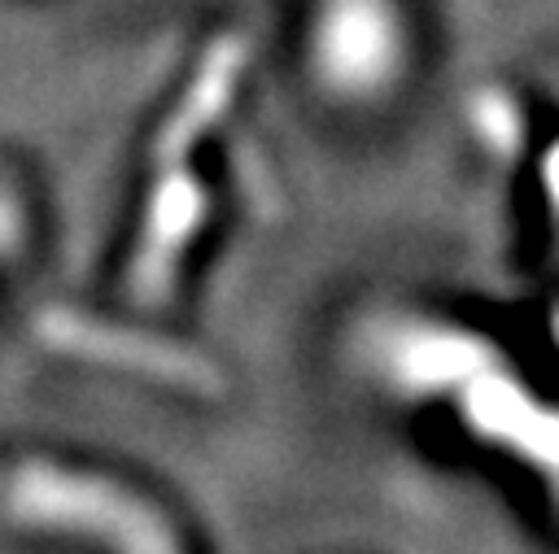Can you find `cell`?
<instances>
[{"label":"cell","instance_id":"obj_2","mask_svg":"<svg viewBox=\"0 0 559 554\" xmlns=\"http://www.w3.org/2000/svg\"><path fill=\"white\" fill-rule=\"evenodd\" d=\"M17 227H22V192H17V183L0 170V253H4V244L17 236Z\"/></svg>","mask_w":559,"mask_h":554},{"label":"cell","instance_id":"obj_1","mask_svg":"<svg viewBox=\"0 0 559 554\" xmlns=\"http://www.w3.org/2000/svg\"><path fill=\"white\" fill-rule=\"evenodd\" d=\"M284 26L310 96L341 113H380L419 74L428 0H284Z\"/></svg>","mask_w":559,"mask_h":554}]
</instances>
